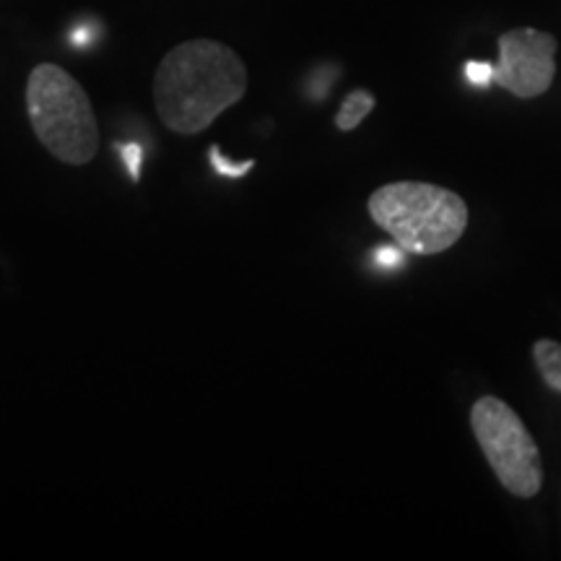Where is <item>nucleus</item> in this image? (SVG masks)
<instances>
[{
  "label": "nucleus",
  "instance_id": "obj_1",
  "mask_svg": "<svg viewBox=\"0 0 561 561\" xmlns=\"http://www.w3.org/2000/svg\"><path fill=\"white\" fill-rule=\"evenodd\" d=\"M248 91V68L231 47L214 39L182 42L164 55L153 79L161 123L180 136L206 130Z\"/></svg>",
  "mask_w": 561,
  "mask_h": 561
},
{
  "label": "nucleus",
  "instance_id": "obj_2",
  "mask_svg": "<svg viewBox=\"0 0 561 561\" xmlns=\"http://www.w3.org/2000/svg\"><path fill=\"white\" fill-rule=\"evenodd\" d=\"M369 216L411 255L450 250L468 229V206L458 193L419 180L382 185L369 195Z\"/></svg>",
  "mask_w": 561,
  "mask_h": 561
},
{
  "label": "nucleus",
  "instance_id": "obj_3",
  "mask_svg": "<svg viewBox=\"0 0 561 561\" xmlns=\"http://www.w3.org/2000/svg\"><path fill=\"white\" fill-rule=\"evenodd\" d=\"M26 112L42 146L66 164H89L100 151V125L89 94L60 66L42 62L32 70Z\"/></svg>",
  "mask_w": 561,
  "mask_h": 561
},
{
  "label": "nucleus",
  "instance_id": "obj_4",
  "mask_svg": "<svg viewBox=\"0 0 561 561\" xmlns=\"http://www.w3.org/2000/svg\"><path fill=\"white\" fill-rule=\"evenodd\" d=\"M471 430L491 471L510 494L530 500L541 491V450L512 405L494 396L481 398L471 411Z\"/></svg>",
  "mask_w": 561,
  "mask_h": 561
},
{
  "label": "nucleus",
  "instance_id": "obj_5",
  "mask_svg": "<svg viewBox=\"0 0 561 561\" xmlns=\"http://www.w3.org/2000/svg\"><path fill=\"white\" fill-rule=\"evenodd\" d=\"M557 76V39L553 34L520 26L500 37V66L494 81L520 100H533L551 89Z\"/></svg>",
  "mask_w": 561,
  "mask_h": 561
},
{
  "label": "nucleus",
  "instance_id": "obj_6",
  "mask_svg": "<svg viewBox=\"0 0 561 561\" xmlns=\"http://www.w3.org/2000/svg\"><path fill=\"white\" fill-rule=\"evenodd\" d=\"M375 94H369L367 89H356L343 100L339 115H335V128L339 130H356L367 121V115L375 110Z\"/></svg>",
  "mask_w": 561,
  "mask_h": 561
},
{
  "label": "nucleus",
  "instance_id": "obj_7",
  "mask_svg": "<svg viewBox=\"0 0 561 561\" xmlns=\"http://www.w3.org/2000/svg\"><path fill=\"white\" fill-rule=\"evenodd\" d=\"M533 359L551 390L561 392V343L541 339L533 346Z\"/></svg>",
  "mask_w": 561,
  "mask_h": 561
},
{
  "label": "nucleus",
  "instance_id": "obj_8",
  "mask_svg": "<svg viewBox=\"0 0 561 561\" xmlns=\"http://www.w3.org/2000/svg\"><path fill=\"white\" fill-rule=\"evenodd\" d=\"M210 164H214V170L224 174V178H244V174L255 167V161L248 159V161H240V164H231L227 157H221L219 146H210Z\"/></svg>",
  "mask_w": 561,
  "mask_h": 561
},
{
  "label": "nucleus",
  "instance_id": "obj_9",
  "mask_svg": "<svg viewBox=\"0 0 561 561\" xmlns=\"http://www.w3.org/2000/svg\"><path fill=\"white\" fill-rule=\"evenodd\" d=\"M466 79L473 83V87H489L494 81V66L491 62H479V60H468L466 62Z\"/></svg>",
  "mask_w": 561,
  "mask_h": 561
},
{
  "label": "nucleus",
  "instance_id": "obj_10",
  "mask_svg": "<svg viewBox=\"0 0 561 561\" xmlns=\"http://www.w3.org/2000/svg\"><path fill=\"white\" fill-rule=\"evenodd\" d=\"M123 161L128 164L130 178L138 180L140 178V161H144V149L138 144H128L123 146Z\"/></svg>",
  "mask_w": 561,
  "mask_h": 561
},
{
  "label": "nucleus",
  "instance_id": "obj_11",
  "mask_svg": "<svg viewBox=\"0 0 561 561\" xmlns=\"http://www.w3.org/2000/svg\"><path fill=\"white\" fill-rule=\"evenodd\" d=\"M401 257H403V250L401 248H382V250H377V255H375V261L380 263V265H396V263H401Z\"/></svg>",
  "mask_w": 561,
  "mask_h": 561
}]
</instances>
